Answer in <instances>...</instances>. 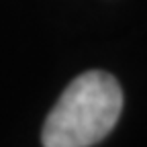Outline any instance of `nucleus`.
<instances>
[{
    "label": "nucleus",
    "instance_id": "obj_1",
    "mask_svg": "<svg viewBox=\"0 0 147 147\" xmlns=\"http://www.w3.org/2000/svg\"><path fill=\"white\" fill-rule=\"evenodd\" d=\"M123 110V90L102 69L84 71L61 92L45 119L43 147H92L115 129Z\"/></svg>",
    "mask_w": 147,
    "mask_h": 147
}]
</instances>
